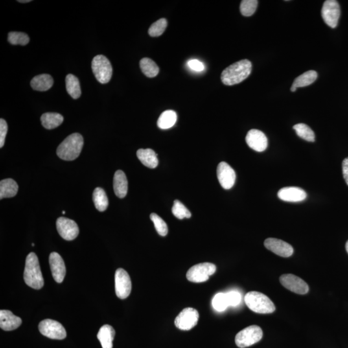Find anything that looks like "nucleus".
<instances>
[{
	"mask_svg": "<svg viewBox=\"0 0 348 348\" xmlns=\"http://www.w3.org/2000/svg\"><path fill=\"white\" fill-rule=\"evenodd\" d=\"M252 64L248 60H242L230 65L221 74V81L227 86L243 82L250 75Z\"/></svg>",
	"mask_w": 348,
	"mask_h": 348,
	"instance_id": "obj_1",
	"label": "nucleus"
},
{
	"mask_svg": "<svg viewBox=\"0 0 348 348\" xmlns=\"http://www.w3.org/2000/svg\"><path fill=\"white\" fill-rule=\"evenodd\" d=\"M23 277L26 284L35 290H40L44 286L38 257L33 252L30 253L26 258Z\"/></svg>",
	"mask_w": 348,
	"mask_h": 348,
	"instance_id": "obj_2",
	"label": "nucleus"
},
{
	"mask_svg": "<svg viewBox=\"0 0 348 348\" xmlns=\"http://www.w3.org/2000/svg\"><path fill=\"white\" fill-rule=\"evenodd\" d=\"M83 143V136L80 133H72L59 145L57 155L63 160L73 161L80 155Z\"/></svg>",
	"mask_w": 348,
	"mask_h": 348,
	"instance_id": "obj_3",
	"label": "nucleus"
},
{
	"mask_svg": "<svg viewBox=\"0 0 348 348\" xmlns=\"http://www.w3.org/2000/svg\"><path fill=\"white\" fill-rule=\"evenodd\" d=\"M244 301L249 309L257 314H271L275 312L274 304L263 293L248 292L245 295Z\"/></svg>",
	"mask_w": 348,
	"mask_h": 348,
	"instance_id": "obj_4",
	"label": "nucleus"
},
{
	"mask_svg": "<svg viewBox=\"0 0 348 348\" xmlns=\"http://www.w3.org/2000/svg\"><path fill=\"white\" fill-rule=\"evenodd\" d=\"M92 69L98 82L102 84L110 82L113 76V67L105 56L98 55L92 61Z\"/></svg>",
	"mask_w": 348,
	"mask_h": 348,
	"instance_id": "obj_5",
	"label": "nucleus"
},
{
	"mask_svg": "<svg viewBox=\"0 0 348 348\" xmlns=\"http://www.w3.org/2000/svg\"><path fill=\"white\" fill-rule=\"evenodd\" d=\"M262 336L263 332L259 326H250L238 333L235 336V344L238 348L249 347L259 342Z\"/></svg>",
	"mask_w": 348,
	"mask_h": 348,
	"instance_id": "obj_6",
	"label": "nucleus"
},
{
	"mask_svg": "<svg viewBox=\"0 0 348 348\" xmlns=\"http://www.w3.org/2000/svg\"><path fill=\"white\" fill-rule=\"evenodd\" d=\"M216 269L215 264L210 262L196 264L187 271V278L188 281L196 283L204 282L216 273Z\"/></svg>",
	"mask_w": 348,
	"mask_h": 348,
	"instance_id": "obj_7",
	"label": "nucleus"
},
{
	"mask_svg": "<svg viewBox=\"0 0 348 348\" xmlns=\"http://www.w3.org/2000/svg\"><path fill=\"white\" fill-rule=\"evenodd\" d=\"M38 328L43 336L49 339L63 340L67 337L66 331L62 325L52 319H45L40 322Z\"/></svg>",
	"mask_w": 348,
	"mask_h": 348,
	"instance_id": "obj_8",
	"label": "nucleus"
},
{
	"mask_svg": "<svg viewBox=\"0 0 348 348\" xmlns=\"http://www.w3.org/2000/svg\"><path fill=\"white\" fill-rule=\"evenodd\" d=\"M115 290L118 298L124 299L130 295L132 282L128 273L124 269L119 268L115 273Z\"/></svg>",
	"mask_w": 348,
	"mask_h": 348,
	"instance_id": "obj_9",
	"label": "nucleus"
},
{
	"mask_svg": "<svg viewBox=\"0 0 348 348\" xmlns=\"http://www.w3.org/2000/svg\"><path fill=\"white\" fill-rule=\"evenodd\" d=\"M199 319L198 310L192 308H185L175 319V325L179 330L188 331L197 325Z\"/></svg>",
	"mask_w": 348,
	"mask_h": 348,
	"instance_id": "obj_10",
	"label": "nucleus"
},
{
	"mask_svg": "<svg viewBox=\"0 0 348 348\" xmlns=\"http://www.w3.org/2000/svg\"><path fill=\"white\" fill-rule=\"evenodd\" d=\"M324 21L329 27L336 28L341 16L340 5L336 0H327L323 4L321 10Z\"/></svg>",
	"mask_w": 348,
	"mask_h": 348,
	"instance_id": "obj_11",
	"label": "nucleus"
},
{
	"mask_svg": "<svg viewBox=\"0 0 348 348\" xmlns=\"http://www.w3.org/2000/svg\"><path fill=\"white\" fill-rule=\"evenodd\" d=\"M280 282L288 290L297 294L304 295L309 292V286L301 278L293 274H284L280 277Z\"/></svg>",
	"mask_w": 348,
	"mask_h": 348,
	"instance_id": "obj_12",
	"label": "nucleus"
},
{
	"mask_svg": "<svg viewBox=\"0 0 348 348\" xmlns=\"http://www.w3.org/2000/svg\"><path fill=\"white\" fill-rule=\"evenodd\" d=\"M56 228L61 237L66 240L75 239L80 232L75 221L63 217L57 220Z\"/></svg>",
	"mask_w": 348,
	"mask_h": 348,
	"instance_id": "obj_13",
	"label": "nucleus"
},
{
	"mask_svg": "<svg viewBox=\"0 0 348 348\" xmlns=\"http://www.w3.org/2000/svg\"><path fill=\"white\" fill-rule=\"evenodd\" d=\"M217 176L221 187L224 189H231L235 183V171L226 162H221L217 168Z\"/></svg>",
	"mask_w": 348,
	"mask_h": 348,
	"instance_id": "obj_14",
	"label": "nucleus"
},
{
	"mask_svg": "<svg viewBox=\"0 0 348 348\" xmlns=\"http://www.w3.org/2000/svg\"><path fill=\"white\" fill-rule=\"evenodd\" d=\"M246 141L249 147L256 152H264L268 147V139L266 135L257 129L249 131L246 135Z\"/></svg>",
	"mask_w": 348,
	"mask_h": 348,
	"instance_id": "obj_15",
	"label": "nucleus"
},
{
	"mask_svg": "<svg viewBox=\"0 0 348 348\" xmlns=\"http://www.w3.org/2000/svg\"><path fill=\"white\" fill-rule=\"evenodd\" d=\"M264 244L267 249L281 257H289L293 255V247L284 240L268 238L265 240Z\"/></svg>",
	"mask_w": 348,
	"mask_h": 348,
	"instance_id": "obj_16",
	"label": "nucleus"
},
{
	"mask_svg": "<svg viewBox=\"0 0 348 348\" xmlns=\"http://www.w3.org/2000/svg\"><path fill=\"white\" fill-rule=\"evenodd\" d=\"M49 264L54 279L58 283H61L66 275V268L62 257L58 253L52 252L49 256Z\"/></svg>",
	"mask_w": 348,
	"mask_h": 348,
	"instance_id": "obj_17",
	"label": "nucleus"
},
{
	"mask_svg": "<svg viewBox=\"0 0 348 348\" xmlns=\"http://www.w3.org/2000/svg\"><path fill=\"white\" fill-rule=\"evenodd\" d=\"M277 195L281 200L291 203L301 202L307 197L304 190L295 187L282 188Z\"/></svg>",
	"mask_w": 348,
	"mask_h": 348,
	"instance_id": "obj_18",
	"label": "nucleus"
},
{
	"mask_svg": "<svg viewBox=\"0 0 348 348\" xmlns=\"http://www.w3.org/2000/svg\"><path fill=\"white\" fill-rule=\"evenodd\" d=\"M22 323L21 318L16 316L9 310L0 311V327L5 331L17 329Z\"/></svg>",
	"mask_w": 348,
	"mask_h": 348,
	"instance_id": "obj_19",
	"label": "nucleus"
},
{
	"mask_svg": "<svg viewBox=\"0 0 348 348\" xmlns=\"http://www.w3.org/2000/svg\"><path fill=\"white\" fill-rule=\"evenodd\" d=\"M114 190L116 196L124 198L128 192V181L126 175L122 170L116 171L113 180Z\"/></svg>",
	"mask_w": 348,
	"mask_h": 348,
	"instance_id": "obj_20",
	"label": "nucleus"
},
{
	"mask_svg": "<svg viewBox=\"0 0 348 348\" xmlns=\"http://www.w3.org/2000/svg\"><path fill=\"white\" fill-rule=\"evenodd\" d=\"M115 335V330L113 326L105 325L100 328L97 337L103 348H113Z\"/></svg>",
	"mask_w": 348,
	"mask_h": 348,
	"instance_id": "obj_21",
	"label": "nucleus"
},
{
	"mask_svg": "<svg viewBox=\"0 0 348 348\" xmlns=\"http://www.w3.org/2000/svg\"><path fill=\"white\" fill-rule=\"evenodd\" d=\"M137 156L142 164L146 167L155 168L158 165L159 161L156 153L150 148L137 150Z\"/></svg>",
	"mask_w": 348,
	"mask_h": 348,
	"instance_id": "obj_22",
	"label": "nucleus"
},
{
	"mask_svg": "<svg viewBox=\"0 0 348 348\" xmlns=\"http://www.w3.org/2000/svg\"><path fill=\"white\" fill-rule=\"evenodd\" d=\"M54 84L53 78L49 74H40L32 79L30 85L32 88L37 91H47Z\"/></svg>",
	"mask_w": 348,
	"mask_h": 348,
	"instance_id": "obj_23",
	"label": "nucleus"
},
{
	"mask_svg": "<svg viewBox=\"0 0 348 348\" xmlns=\"http://www.w3.org/2000/svg\"><path fill=\"white\" fill-rule=\"evenodd\" d=\"M18 191V185L12 179H5L0 182V199L13 198Z\"/></svg>",
	"mask_w": 348,
	"mask_h": 348,
	"instance_id": "obj_24",
	"label": "nucleus"
},
{
	"mask_svg": "<svg viewBox=\"0 0 348 348\" xmlns=\"http://www.w3.org/2000/svg\"><path fill=\"white\" fill-rule=\"evenodd\" d=\"M317 72L315 71H309L304 72L301 76H298L295 79L293 82L292 87H291V91L295 92L297 88L300 87H304L309 86L317 80Z\"/></svg>",
	"mask_w": 348,
	"mask_h": 348,
	"instance_id": "obj_25",
	"label": "nucleus"
},
{
	"mask_svg": "<svg viewBox=\"0 0 348 348\" xmlns=\"http://www.w3.org/2000/svg\"><path fill=\"white\" fill-rule=\"evenodd\" d=\"M64 120L63 116L58 113H47L43 114L41 117V121L43 127L46 129H54L61 125Z\"/></svg>",
	"mask_w": 348,
	"mask_h": 348,
	"instance_id": "obj_26",
	"label": "nucleus"
},
{
	"mask_svg": "<svg viewBox=\"0 0 348 348\" xmlns=\"http://www.w3.org/2000/svg\"><path fill=\"white\" fill-rule=\"evenodd\" d=\"M65 83H66L67 91L69 95L73 99H78L82 94L80 81H79L78 78L73 74H68L66 79H65Z\"/></svg>",
	"mask_w": 348,
	"mask_h": 348,
	"instance_id": "obj_27",
	"label": "nucleus"
},
{
	"mask_svg": "<svg viewBox=\"0 0 348 348\" xmlns=\"http://www.w3.org/2000/svg\"><path fill=\"white\" fill-rule=\"evenodd\" d=\"M177 116L176 112L168 110L163 112L157 120V126L161 129L166 130L172 128L176 124Z\"/></svg>",
	"mask_w": 348,
	"mask_h": 348,
	"instance_id": "obj_28",
	"label": "nucleus"
},
{
	"mask_svg": "<svg viewBox=\"0 0 348 348\" xmlns=\"http://www.w3.org/2000/svg\"><path fill=\"white\" fill-rule=\"evenodd\" d=\"M93 199L96 209L104 212L109 206V200L105 190L102 188H96L93 192Z\"/></svg>",
	"mask_w": 348,
	"mask_h": 348,
	"instance_id": "obj_29",
	"label": "nucleus"
},
{
	"mask_svg": "<svg viewBox=\"0 0 348 348\" xmlns=\"http://www.w3.org/2000/svg\"><path fill=\"white\" fill-rule=\"evenodd\" d=\"M141 71L148 78H154L158 75L159 69L156 63L150 58H144L140 61Z\"/></svg>",
	"mask_w": 348,
	"mask_h": 348,
	"instance_id": "obj_30",
	"label": "nucleus"
},
{
	"mask_svg": "<svg viewBox=\"0 0 348 348\" xmlns=\"http://www.w3.org/2000/svg\"><path fill=\"white\" fill-rule=\"evenodd\" d=\"M293 129L296 132L297 135L301 138L309 142L315 141V133L310 126L306 124L299 123L293 126Z\"/></svg>",
	"mask_w": 348,
	"mask_h": 348,
	"instance_id": "obj_31",
	"label": "nucleus"
},
{
	"mask_svg": "<svg viewBox=\"0 0 348 348\" xmlns=\"http://www.w3.org/2000/svg\"><path fill=\"white\" fill-rule=\"evenodd\" d=\"M172 214L179 220H183L185 218H191L192 214L187 207L179 200L174 201V205L172 209Z\"/></svg>",
	"mask_w": 348,
	"mask_h": 348,
	"instance_id": "obj_32",
	"label": "nucleus"
},
{
	"mask_svg": "<svg viewBox=\"0 0 348 348\" xmlns=\"http://www.w3.org/2000/svg\"><path fill=\"white\" fill-rule=\"evenodd\" d=\"M8 41L12 45H26L29 43L30 38L24 32H10L8 35Z\"/></svg>",
	"mask_w": 348,
	"mask_h": 348,
	"instance_id": "obj_33",
	"label": "nucleus"
},
{
	"mask_svg": "<svg viewBox=\"0 0 348 348\" xmlns=\"http://www.w3.org/2000/svg\"><path fill=\"white\" fill-rule=\"evenodd\" d=\"M257 0H243L240 5V11L244 16H251L254 14L258 5Z\"/></svg>",
	"mask_w": 348,
	"mask_h": 348,
	"instance_id": "obj_34",
	"label": "nucleus"
},
{
	"mask_svg": "<svg viewBox=\"0 0 348 348\" xmlns=\"http://www.w3.org/2000/svg\"><path fill=\"white\" fill-rule=\"evenodd\" d=\"M167 25V20L165 18H161L150 26L148 34L152 37L160 36L165 31Z\"/></svg>",
	"mask_w": 348,
	"mask_h": 348,
	"instance_id": "obj_35",
	"label": "nucleus"
},
{
	"mask_svg": "<svg viewBox=\"0 0 348 348\" xmlns=\"http://www.w3.org/2000/svg\"><path fill=\"white\" fill-rule=\"evenodd\" d=\"M150 220L154 223L155 229L159 235L163 237L167 235L168 232L167 225L163 219L156 214L152 213L150 215Z\"/></svg>",
	"mask_w": 348,
	"mask_h": 348,
	"instance_id": "obj_36",
	"label": "nucleus"
},
{
	"mask_svg": "<svg viewBox=\"0 0 348 348\" xmlns=\"http://www.w3.org/2000/svg\"><path fill=\"white\" fill-rule=\"evenodd\" d=\"M212 306L218 312H223L229 307L226 293H219L214 296L212 300Z\"/></svg>",
	"mask_w": 348,
	"mask_h": 348,
	"instance_id": "obj_37",
	"label": "nucleus"
},
{
	"mask_svg": "<svg viewBox=\"0 0 348 348\" xmlns=\"http://www.w3.org/2000/svg\"><path fill=\"white\" fill-rule=\"evenodd\" d=\"M228 304L229 306H236L241 301V295L237 291H231L226 293Z\"/></svg>",
	"mask_w": 348,
	"mask_h": 348,
	"instance_id": "obj_38",
	"label": "nucleus"
},
{
	"mask_svg": "<svg viewBox=\"0 0 348 348\" xmlns=\"http://www.w3.org/2000/svg\"><path fill=\"white\" fill-rule=\"evenodd\" d=\"M8 125L5 119H0V148L3 147L5 144V137L7 133Z\"/></svg>",
	"mask_w": 348,
	"mask_h": 348,
	"instance_id": "obj_39",
	"label": "nucleus"
},
{
	"mask_svg": "<svg viewBox=\"0 0 348 348\" xmlns=\"http://www.w3.org/2000/svg\"><path fill=\"white\" fill-rule=\"evenodd\" d=\"M188 67L195 72H202L205 69V65L201 61L193 59L188 61Z\"/></svg>",
	"mask_w": 348,
	"mask_h": 348,
	"instance_id": "obj_40",
	"label": "nucleus"
},
{
	"mask_svg": "<svg viewBox=\"0 0 348 348\" xmlns=\"http://www.w3.org/2000/svg\"><path fill=\"white\" fill-rule=\"evenodd\" d=\"M343 173L344 178L348 185V157L343 162Z\"/></svg>",
	"mask_w": 348,
	"mask_h": 348,
	"instance_id": "obj_41",
	"label": "nucleus"
},
{
	"mask_svg": "<svg viewBox=\"0 0 348 348\" xmlns=\"http://www.w3.org/2000/svg\"><path fill=\"white\" fill-rule=\"evenodd\" d=\"M30 1H31L30 0H22V1H21V0H19L18 1L19 3H29Z\"/></svg>",
	"mask_w": 348,
	"mask_h": 348,
	"instance_id": "obj_42",
	"label": "nucleus"
},
{
	"mask_svg": "<svg viewBox=\"0 0 348 348\" xmlns=\"http://www.w3.org/2000/svg\"><path fill=\"white\" fill-rule=\"evenodd\" d=\"M346 249H347V251L348 253V240L347 242V244H346Z\"/></svg>",
	"mask_w": 348,
	"mask_h": 348,
	"instance_id": "obj_43",
	"label": "nucleus"
},
{
	"mask_svg": "<svg viewBox=\"0 0 348 348\" xmlns=\"http://www.w3.org/2000/svg\"><path fill=\"white\" fill-rule=\"evenodd\" d=\"M62 213H63V214H65V211H63Z\"/></svg>",
	"mask_w": 348,
	"mask_h": 348,
	"instance_id": "obj_44",
	"label": "nucleus"
},
{
	"mask_svg": "<svg viewBox=\"0 0 348 348\" xmlns=\"http://www.w3.org/2000/svg\"><path fill=\"white\" fill-rule=\"evenodd\" d=\"M32 246H34V243H32Z\"/></svg>",
	"mask_w": 348,
	"mask_h": 348,
	"instance_id": "obj_45",
	"label": "nucleus"
}]
</instances>
